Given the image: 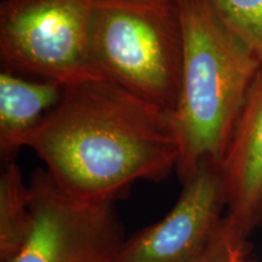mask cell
Wrapping results in <instances>:
<instances>
[{
    "instance_id": "7c38bea8",
    "label": "cell",
    "mask_w": 262,
    "mask_h": 262,
    "mask_svg": "<svg viewBox=\"0 0 262 262\" xmlns=\"http://www.w3.org/2000/svg\"><path fill=\"white\" fill-rule=\"evenodd\" d=\"M5 2H9V0H2V3H5Z\"/></svg>"
},
{
    "instance_id": "30bf717a",
    "label": "cell",
    "mask_w": 262,
    "mask_h": 262,
    "mask_svg": "<svg viewBox=\"0 0 262 262\" xmlns=\"http://www.w3.org/2000/svg\"><path fill=\"white\" fill-rule=\"evenodd\" d=\"M216 15L262 64V0H208Z\"/></svg>"
},
{
    "instance_id": "5b68a950",
    "label": "cell",
    "mask_w": 262,
    "mask_h": 262,
    "mask_svg": "<svg viewBox=\"0 0 262 262\" xmlns=\"http://www.w3.org/2000/svg\"><path fill=\"white\" fill-rule=\"evenodd\" d=\"M33 227L10 262H113L125 238L113 203H89L62 191L45 169L29 182Z\"/></svg>"
},
{
    "instance_id": "3957f363",
    "label": "cell",
    "mask_w": 262,
    "mask_h": 262,
    "mask_svg": "<svg viewBox=\"0 0 262 262\" xmlns=\"http://www.w3.org/2000/svg\"><path fill=\"white\" fill-rule=\"evenodd\" d=\"M91 52L101 78L172 112L183 56L176 2L96 0Z\"/></svg>"
},
{
    "instance_id": "6da1fadb",
    "label": "cell",
    "mask_w": 262,
    "mask_h": 262,
    "mask_svg": "<svg viewBox=\"0 0 262 262\" xmlns=\"http://www.w3.org/2000/svg\"><path fill=\"white\" fill-rule=\"evenodd\" d=\"M25 147L68 195L113 204L136 182L168 178L180 156L170 113L103 78L64 86Z\"/></svg>"
},
{
    "instance_id": "52a82bcc",
    "label": "cell",
    "mask_w": 262,
    "mask_h": 262,
    "mask_svg": "<svg viewBox=\"0 0 262 262\" xmlns=\"http://www.w3.org/2000/svg\"><path fill=\"white\" fill-rule=\"evenodd\" d=\"M226 217L245 239L262 225V71L221 164Z\"/></svg>"
},
{
    "instance_id": "8992f818",
    "label": "cell",
    "mask_w": 262,
    "mask_h": 262,
    "mask_svg": "<svg viewBox=\"0 0 262 262\" xmlns=\"http://www.w3.org/2000/svg\"><path fill=\"white\" fill-rule=\"evenodd\" d=\"M226 216L221 165L203 163L162 220L125 239L113 262H182L210 243Z\"/></svg>"
},
{
    "instance_id": "4fadbf2b",
    "label": "cell",
    "mask_w": 262,
    "mask_h": 262,
    "mask_svg": "<svg viewBox=\"0 0 262 262\" xmlns=\"http://www.w3.org/2000/svg\"><path fill=\"white\" fill-rule=\"evenodd\" d=\"M171 2H176V0H171Z\"/></svg>"
},
{
    "instance_id": "277c9868",
    "label": "cell",
    "mask_w": 262,
    "mask_h": 262,
    "mask_svg": "<svg viewBox=\"0 0 262 262\" xmlns=\"http://www.w3.org/2000/svg\"><path fill=\"white\" fill-rule=\"evenodd\" d=\"M96 0H9L0 4L4 70L68 85L101 78L91 52Z\"/></svg>"
},
{
    "instance_id": "7a4b0ae2",
    "label": "cell",
    "mask_w": 262,
    "mask_h": 262,
    "mask_svg": "<svg viewBox=\"0 0 262 262\" xmlns=\"http://www.w3.org/2000/svg\"><path fill=\"white\" fill-rule=\"evenodd\" d=\"M183 34L171 123L181 182L203 163L221 165L262 64L226 28L208 0H176Z\"/></svg>"
},
{
    "instance_id": "9c48e42d",
    "label": "cell",
    "mask_w": 262,
    "mask_h": 262,
    "mask_svg": "<svg viewBox=\"0 0 262 262\" xmlns=\"http://www.w3.org/2000/svg\"><path fill=\"white\" fill-rule=\"evenodd\" d=\"M0 175V260L10 262L27 243L33 227L29 186L15 159L3 162Z\"/></svg>"
},
{
    "instance_id": "ba28073f",
    "label": "cell",
    "mask_w": 262,
    "mask_h": 262,
    "mask_svg": "<svg viewBox=\"0 0 262 262\" xmlns=\"http://www.w3.org/2000/svg\"><path fill=\"white\" fill-rule=\"evenodd\" d=\"M64 86L57 81L0 72V155L15 159L28 136L60 103Z\"/></svg>"
},
{
    "instance_id": "8fae6325",
    "label": "cell",
    "mask_w": 262,
    "mask_h": 262,
    "mask_svg": "<svg viewBox=\"0 0 262 262\" xmlns=\"http://www.w3.org/2000/svg\"><path fill=\"white\" fill-rule=\"evenodd\" d=\"M247 242L225 216L210 243L201 253L182 262H247Z\"/></svg>"
}]
</instances>
